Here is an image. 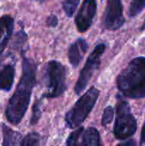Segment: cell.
I'll use <instances>...</instances> for the list:
<instances>
[{"mask_svg":"<svg viewBox=\"0 0 145 146\" xmlns=\"http://www.w3.org/2000/svg\"><path fill=\"white\" fill-rule=\"evenodd\" d=\"M100 92L96 87H91L69 110L65 117V122L68 128L79 127L87 118L94 108Z\"/></svg>","mask_w":145,"mask_h":146,"instance_id":"obj_3","label":"cell"},{"mask_svg":"<svg viewBox=\"0 0 145 146\" xmlns=\"http://www.w3.org/2000/svg\"><path fill=\"white\" fill-rule=\"evenodd\" d=\"M84 131V128L83 127H79L78 129H76L74 132H73L70 136L68 137V140H67V145H78L79 144V138L82 134Z\"/></svg>","mask_w":145,"mask_h":146,"instance_id":"obj_18","label":"cell"},{"mask_svg":"<svg viewBox=\"0 0 145 146\" xmlns=\"http://www.w3.org/2000/svg\"><path fill=\"white\" fill-rule=\"evenodd\" d=\"M145 8V0H131L128 15L130 17H135L140 14Z\"/></svg>","mask_w":145,"mask_h":146,"instance_id":"obj_14","label":"cell"},{"mask_svg":"<svg viewBox=\"0 0 145 146\" xmlns=\"http://www.w3.org/2000/svg\"><path fill=\"white\" fill-rule=\"evenodd\" d=\"M14 30V19L4 15L0 17V55L5 50Z\"/></svg>","mask_w":145,"mask_h":146,"instance_id":"obj_10","label":"cell"},{"mask_svg":"<svg viewBox=\"0 0 145 146\" xmlns=\"http://www.w3.org/2000/svg\"><path fill=\"white\" fill-rule=\"evenodd\" d=\"M80 0H64L62 3V8L66 15L69 17H72L74 14Z\"/></svg>","mask_w":145,"mask_h":146,"instance_id":"obj_15","label":"cell"},{"mask_svg":"<svg viewBox=\"0 0 145 146\" xmlns=\"http://www.w3.org/2000/svg\"><path fill=\"white\" fill-rule=\"evenodd\" d=\"M100 135L98 131L94 127H89L83 131L78 145L97 146L100 145Z\"/></svg>","mask_w":145,"mask_h":146,"instance_id":"obj_12","label":"cell"},{"mask_svg":"<svg viewBox=\"0 0 145 146\" xmlns=\"http://www.w3.org/2000/svg\"><path fill=\"white\" fill-rule=\"evenodd\" d=\"M3 131V145H17L21 143V134L12 130L6 125L2 126Z\"/></svg>","mask_w":145,"mask_h":146,"instance_id":"obj_13","label":"cell"},{"mask_svg":"<svg viewBox=\"0 0 145 146\" xmlns=\"http://www.w3.org/2000/svg\"><path fill=\"white\" fill-rule=\"evenodd\" d=\"M15 79V67L9 63L3 67L0 71V90L9 92L14 84Z\"/></svg>","mask_w":145,"mask_h":146,"instance_id":"obj_11","label":"cell"},{"mask_svg":"<svg viewBox=\"0 0 145 146\" xmlns=\"http://www.w3.org/2000/svg\"><path fill=\"white\" fill-rule=\"evenodd\" d=\"M114 118V109L111 106H108L103 112V119H102V125L103 127H107Z\"/></svg>","mask_w":145,"mask_h":146,"instance_id":"obj_19","label":"cell"},{"mask_svg":"<svg viewBox=\"0 0 145 146\" xmlns=\"http://www.w3.org/2000/svg\"><path fill=\"white\" fill-rule=\"evenodd\" d=\"M122 145H135V143L133 142V141H132V140H130V141H128V142H126V143H123V144H121Z\"/></svg>","mask_w":145,"mask_h":146,"instance_id":"obj_22","label":"cell"},{"mask_svg":"<svg viewBox=\"0 0 145 146\" xmlns=\"http://www.w3.org/2000/svg\"><path fill=\"white\" fill-rule=\"evenodd\" d=\"M36 71L35 62L29 58L23 57L21 77L5 110L7 121L13 125H17L21 121L28 109L36 82Z\"/></svg>","mask_w":145,"mask_h":146,"instance_id":"obj_1","label":"cell"},{"mask_svg":"<svg viewBox=\"0 0 145 146\" xmlns=\"http://www.w3.org/2000/svg\"><path fill=\"white\" fill-rule=\"evenodd\" d=\"M141 145H145V123L144 124L143 129H142V133H141V142H140Z\"/></svg>","mask_w":145,"mask_h":146,"instance_id":"obj_21","label":"cell"},{"mask_svg":"<svg viewBox=\"0 0 145 146\" xmlns=\"http://www.w3.org/2000/svg\"><path fill=\"white\" fill-rule=\"evenodd\" d=\"M96 0H84L75 18V23L79 33H85L91 27L97 13Z\"/></svg>","mask_w":145,"mask_h":146,"instance_id":"obj_8","label":"cell"},{"mask_svg":"<svg viewBox=\"0 0 145 146\" xmlns=\"http://www.w3.org/2000/svg\"><path fill=\"white\" fill-rule=\"evenodd\" d=\"M46 23L49 27H56L58 23V19L56 15H50L48 18H47V21H46Z\"/></svg>","mask_w":145,"mask_h":146,"instance_id":"obj_20","label":"cell"},{"mask_svg":"<svg viewBox=\"0 0 145 146\" xmlns=\"http://www.w3.org/2000/svg\"><path fill=\"white\" fill-rule=\"evenodd\" d=\"M117 87L127 98H144L145 57H137L129 62L117 77Z\"/></svg>","mask_w":145,"mask_h":146,"instance_id":"obj_2","label":"cell"},{"mask_svg":"<svg viewBox=\"0 0 145 146\" xmlns=\"http://www.w3.org/2000/svg\"><path fill=\"white\" fill-rule=\"evenodd\" d=\"M67 72L65 67L59 62L50 61L45 68L47 91L42 98H58L62 95L67 88Z\"/></svg>","mask_w":145,"mask_h":146,"instance_id":"obj_4","label":"cell"},{"mask_svg":"<svg viewBox=\"0 0 145 146\" xmlns=\"http://www.w3.org/2000/svg\"><path fill=\"white\" fill-rule=\"evenodd\" d=\"M137 131V121L131 112L128 102L119 100L116 105V120L114 134L117 139L125 140L132 137Z\"/></svg>","mask_w":145,"mask_h":146,"instance_id":"obj_5","label":"cell"},{"mask_svg":"<svg viewBox=\"0 0 145 146\" xmlns=\"http://www.w3.org/2000/svg\"><path fill=\"white\" fill-rule=\"evenodd\" d=\"M125 22L121 0H108L103 15V25L105 28L115 31L121 28Z\"/></svg>","mask_w":145,"mask_h":146,"instance_id":"obj_7","label":"cell"},{"mask_svg":"<svg viewBox=\"0 0 145 146\" xmlns=\"http://www.w3.org/2000/svg\"><path fill=\"white\" fill-rule=\"evenodd\" d=\"M41 100H38L34 103L33 107H32V114L30 121L31 125H35L40 119L41 117Z\"/></svg>","mask_w":145,"mask_h":146,"instance_id":"obj_17","label":"cell"},{"mask_svg":"<svg viewBox=\"0 0 145 146\" xmlns=\"http://www.w3.org/2000/svg\"><path fill=\"white\" fill-rule=\"evenodd\" d=\"M88 50V44L84 38L75 40L68 49V59L73 68H77Z\"/></svg>","mask_w":145,"mask_h":146,"instance_id":"obj_9","label":"cell"},{"mask_svg":"<svg viewBox=\"0 0 145 146\" xmlns=\"http://www.w3.org/2000/svg\"><path fill=\"white\" fill-rule=\"evenodd\" d=\"M144 28H145V20H144V25H143V27H141V31H143Z\"/></svg>","mask_w":145,"mask_h":146,"instance_id":"obj_23","label":"cell"},{"mask_svg":"<svg viewBox=\"0 0 145 146\" xmlns=\"http://www.w3.org/2000/svg\"><path fill=\"white\" fill-rule=\"evenodd\" d=\"M104 50L105 44H99L93 49L92 52L89 56L85 64V67L81 70L79 80L74 87V92L77 95H79L82 92H84L95 71L99 68L101 62V56L103 54Z\"/></svg>","mask_w":145,"mask_h":146,"instance_id":"obj_6","label":"cell"},{"mask_svg":"<svg viewBox=\"0 0 145 146\" xmlns=\"http://www.w3.org/2000/svg\"><path fill=\"white\" fill-rule=\"evenodd\" d=\"M39 143H40V136H39V134L37 133H30L21 140V145H38Z\"/></svg>","mask_w":145,"mask_h":146,"instance_id":"obj_16","label":"cell"}]
</instances>
